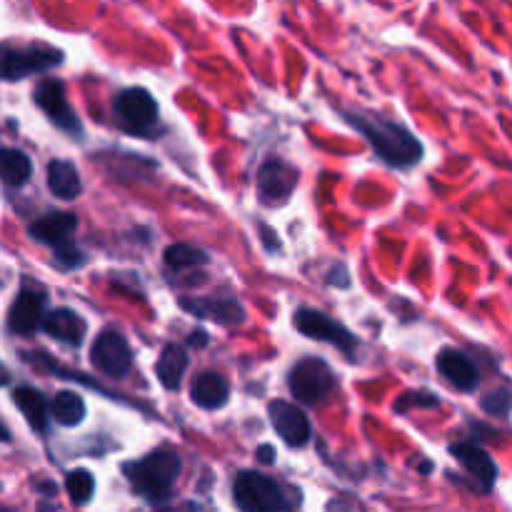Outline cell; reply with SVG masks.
Listing matches in <instances>:
<instances>
[{
    "mask_svg": "<svg viewBox=\"0 0 512 512\" xmlns=\"http://www.w3.org/2000/svg\"><path fill=\"white\" fill-rule=\"evenodd\" d=\"M48 188L60 200L78 198L80 190H83V183H80V175L75 170V165L68 163V160H53L48 165Z\"/></svg>",
    "mask_w": 512,
    "mask_h": 512,
    "instance_id": "44dd1931",
    "label": "cell"
},
{
    "mask_svg": "<svg viewBox=\"0 0 512 512\" xmlns=\"http://www.w3.org/2000/svg\"><path fill=\"white\" fill-rule=\"evenodd\" d=\"M90 360L108 378H125L130 373V368H133V350H130L123 333H118V330H103L95 338L93 350H90Z\"/></svg>",
    "mask_w": 512,
    "mask_h": 512,
    "instance_id": "30bf717a",
    "label": "cell"
},
{
    "mask_svg": "<svg viewBox=\"0 0 512 512\" xmlns=\"http://www.w3.org/2000/svg\"><path fill=\"white\" fill-rule=\"evenodd\" d=\"M228 398H230L228 380H225L220 373H213V370L198 375V378L193 380V385H190V400L203 410L223 408V405L228 403Z\"/></svg>",
    "mask_w": 512,
    "mask_h": 512,
    "instance_id": "ac0fdd59",
    "label": "cell"
},
{
    "mask_svg": "<svg viewBox=\"0 0 512 512\" xmlns=\"http://www.w3.org/2000/svg\"><path fill=\"white\" fill-rule=\"evenodd\" d=\"M435 365H438L440 375H443L455 390H460V393H473V390L480 385L478 365H475L468 355L460 353V350L455 348L440 350Z\"/></svg>",
    "mask_w": 512,
    "mask_h": 512,
    "instance_id": "5bb4252c",
    "label": "cell"
},
{
    "mask_svg": "<svg viewBox=\"0 0 512 512\" xmlns=\"http://www.w3.org/2000/svg\"><path fill=\"white\" fill-rule=\"evenodd\" d=\"M188 370V353L180 345L170 343L165 345L163 353H160L158 365H155V373H158L160 385L165 390H178L183 383V375Z\"/></svg>",
    "mask_w": 512,
    "mask_h": 512,
    "instance_id": "d6986e66",
    "label": "cell"
},
{
    "mask_svg": "<svg viewBox=\"0 0 512 512\" xmlns=\"http://www.w3.org/2000/svg\"><path fill=\"white\" fill-rule=\"evenodd\" d=\"M258 458L263 460V463H273L275 460V450H273V445H263V448H258Z\"/></svg>",
    "mask_w": 512,
    "mask_h": 512,
    "instance_id": "4dcf8cb0",
    "label": "cell"
},
{
    "mask_svg": "<svg viewBox=\"0 0 512 512\" xmlns=\"http://www.w3.org/2000/svg\"><path fill=\"white\" fill-rule=\"evenodd\" d=\"M65 490H68L70 500H73L75 505H85L90 503V498H93L95 493V478L88 470H73V473L68 475V480H65Z\"/></svg>",
    "mask_w": 512,
    "mask_h": 512,
    "instance_id": "d4e9b609",
    "label": "cell"
},
{
    "mask_svg": "<svg viewBox=\"0 0 512 512\" xmlns=\"http://www.w3.org/2000/svg\"><path fill=\"white\" fill-rule=\"evenodd\" d=\"M115 118L125 133L155 135L160 120L158 103L145 88H125L115 95Z\"/></svg>",
    "mask_w": 512,
    "mask_h": 512,
    "instance_id": "8992f818",
    "label": "cell"
},
{
    "mask_svg": "<svg viewBox=\"0 0 512 512\" xmlns=\"http://www.w3.org/2000/svg\"><path fill=\"white\" fill-rule=\"evenodd\" d=\"M180 308L198 318H208L223 325H238L245 318L243 305L235 298H183Z\"/></svg>",
    "mask_w": 512,
    "mask_h": 512,
    "instance_id": "2e32d148",
    "label": "cell"
},
{
    "mask_svg": "<svg viewBox=\"0 0 512 512\" xmlns=\"http://www.w3.org/2000/svg\"><path fill=\"white\" fill-rule=\"evenodd\" d=\"M50 418L65 428H75L85 420V400L73 390H63L50 400Z\"/></svg>",
    "mask_w": 512,
    "mask_h": 512,
    "instance_id": "7402d4cb",
    "label": "cell"
},
{
    "mask_svg": "<svg viewBox=\"0 0 512 512\" xmlns=\"http://www.w3.org/2000/svg\"><path fill=\"white\" fill-rule=\"evenodd\" d=\"M328 283L330 285H343V288H348L350 280H348V270H345V265H335L333 273L328 275Z\"/></svg>",
    "mask_w": 512,
    "mask_h": 512,
    "instance_id": "83f0119b",
    "label": "cell"
},
{
    "mask_svg": "<svg viewBox=\"0 0 512 512\" xmlns=\"http://www.w3.org/2000/svg\"><path fill=\"white\" fill-rule=\"evenodd\" d=\"M450 455L468 470V475L480 485V490H493L495 480H498V465L490 458L488 450L475 443H455L450 445Z\"/></svg>",
    "mask_w": 512,
    "mask_h": 512,
    "instance_id": "9a60e30c",
    "label": "cell"
},
{
    "mask_svg": "<svg viewBox=\"0 0 512 512\" xmlns=\"http://www.w3.org/2000/svg\"><path fill=\"white\" fill-rule=\"evenodd\" d=\"M180 468H183L180 455L170 448H160L125 465V475L140 495H145L148 500H163L173 490Z\"/></svg>",
    "mask_w": 512,
    "mask_h": 512,
    "instance_id": "7a4b0ae2",
    "label": "cell"
},
{
    "mask_svg": "<svg viewBox=\"0 0 512 512\" xmlns=\"http://www.w3.org/2000/svg\"><path fill=\"white\" fill-rule=\"evenodd\" d=\"M343 118L353 125L358 133L368 138L380 160L393 168H413L423 160V145L420 140L398 120L385 115L368 113V110H345Z\"/></svg>",
    "mask_w": 512,
    "mask_h": 512,
    "instance_id": "6da1fadb",
    "label": "cell"
},
{
    "mask_svg": "<svg viewBox=\"0 0 512 512\" xmlns=\"http://www.w3.org/2000/svg\"><path fill=\"white\" fill-rule=\"evenodd\" d=\"M208 263V253L195 245L188 243H175L170 248H165V265L170 270H188V268H200V265Z\"/></svg>",
    "mask_w": 512,
    "mask_h": 512,
    "instance_id": "cb8c5ba5",
    "label": "cell"
},
{
    "mask_svg": "<svg viewBox=\"0 0 512 512\" xmlns=\"http://www.w3.org/2000/svg\"><path fill=\"white\" fill-rule=\"evenodd\" d=\"M270 423H273L275 433L285 440V445L290 448H303L310 440V420L305 418L303 410L293 403H285V400H275L268 408Z\"/></svg>",
    "mask_w": 512,
    "mask_h": 512,
    "instance_id": "4fadbf2b",
    "label": "cell"
},
{
    "mask_svg": "<svg viewBox=\"0 0 512 512\" xmlns=\"http://www.w3.org/2000/svg\"><path fill=\"white\" fill-rule=\"evenodd\" d=\"M295 185H298V170H295L293 165L283 163V160L278 158L265 160V163L260 165L258 190L260 195H263L265 203H285V200L293 195Z\"/></svg>",
    "mask_w": 512,
    "mask_h": 512,
    "instance_id": "7c38bea8",
    "label": "cell"
},
{
    "mask_svg": "<svg viewBox=\"0 0 512 512\" xmlns=\"http://www.w3.org/2000/svg\"><path fill=\"white\" fill-rule=\"evenodd\" d=\"M438 403L440 400L435 398L433 393H410L400 400L398 410H408L410 405H420V408H438Z\"/></svg>",
    "mask_w": 512,
    "mask_h": 512,
    "instance_id": "4316f807",
    "label": "cell"
},
{
    "mask_svg": "<svg viewBox=\"0 0 512 512\" xmlns=\"http://www.w3.org/2000/svg\"><path fill=\"white\" fill-rule=\"evenodd\" d=\"M65 60L63 50L53 48L48 43H23L3 45V78L8 83L20 78H28V75L45 73V70L58 68Z\"/></svg>",
    "mask_w": 512,
    "mask_h": 512,
    "instance_id": "5b68a950",
    "label": "cell"
},
{
    "mask_svg": "<svg viewBox=\"0 0 512 512\" xmlns=\"http://www.w3.org/2000/svg\"><path fill=\"white\" fill-rule=\"evenodd\" d=\"M15 405H18L20 413L25 415V420H28V425L35 433H45V430H48L50 403H45L40 390L23 385V388L15 390Z\"/></svg>",
    "mask_w": 512,
    "mask_h": 512,
    "instance_id": "ffe728a7",
    "label": "cell"
},
{
    "mask_svg": "<svg viewBox=\"0 0 512 512\" xmlns=\"http://www.w3.org/2000/svg\"><path fill=\"white\" fill-rule=\"evenodd\" d=\"M45 290L33 283H25L20 293L15 295L8 313V330L15 335H33L43 328L45 320Z\"/></svg>",
    "mask_w": 512,
    "mask_h": 512,
    "instance_id": "8fae6325",
    "label": "cell"
},
{
    "mask_svg": "<svg viewBox=\"0 0 512 512\" xmlns=\"http://www.w3.org/2000/svg\"><path fill=\"white\" fill-rule=\"evenodd\" d=\"M188 345H193V348H205V345H208V333H205V330H193L188 338Z\"/></svg>",
    "mask_w": 512,
    "mask_h": 512,
    "instance_id": "f546056e",
    "label": "cell"
},
{
    "mask_svg": "<svg viewBox=\"0 0 512 512\" xmlns=\"http://www.w3.org/2000/svg\"><path fill=\"white\" fill-rule=\"evenodd\" d=\"M260 233L265 235V248L270 250V253H275V250H280V243L275 240V233L268 228V225H260Z\"/></svg>",
    "mask_w": 512,
    "mask_h": 512,
    "instance_id": "f1b7e54d",
    "label": "cell"
},
{
    "mask_svg": "<svg viewBox=\"0 0 512 512\" xmlns=\"http://www.w3.org/2000/svg\"><path fill=\"white\" fill-rule=\"evenodd\" d=\"M295 328L303 335H308V338L333 345V348L343 350L348 358H355L358 338H355L345 325H340L338 320H333L328 313H323V310L300 308L298 313H295Z\"/></svg>",
    "mask_w": 512,
    "mask_h": 512,
    "instance_id": "ba28073f",
    "label": "cell"
},
{
    "mask_svg": "<svg viewBox=\"0 0 512 512\" xmlns=\"http://www.w3.org/2000/svg\"><path fill=\"white\" fill-rule=\"evenodd\" d=\"M233 498L243 512H288L285 490L258 470H243L233 483Z\"/></svg>",
    "mask_w": 512,
    "mask_h": 512,
    "instance_id": "277c9868",
    "label": "cell"
},
{
    "mask_svg": "<svg viewBox=\"0 0 512 512\" xmlns=\"http://www.w3.org/2000/svg\"><path fill=\"white\" fill-rule=\"evenodd\" d=\"M78 228V218L73 213H63V210H53L45 213L43 218H35L30 223L28 233L38 243L48 245L55 255V263L63 270H75L85 263V255L78 245L73 243L70 235Z\"/></svg>",
    "mask_w": 512,
    "mask_h": 512,
    "instance_id": "3957f363",
    "label": "cell"
},
{
    "mask_svg": "<svg viewBox=\"0 0 512 512\" xmlns=\"http://www.w3.org/2000/svg\"><path fill=\"white\" fill-rule=\"evenodd\" d=\"M35 103L50 118V123L55 128H60L63 133L73 135V138H80L83 135V125H80V118L75 115L73 105L65 98V85L55 78L40 80L38 88H35Z\"/></svg>",
    "mask_w": 512,
    "mask_h": 512,
    "instance_id": "9c48e42d",
    "label": "cell"
},
{
    "mask_svg": "<svg viewBox=\"0 0 512 512\" xmlns=\"http://www.w3.org/2000/svg\"><path fill=\"white\" fill-rule=\"evenodd\" d=\"M288 388L293 398L305 405H318L335 390V375L330 365L320 358H305L290 370Z\"/></svg>",
    "mask_w": 512,
    "mask_h": 512,
    "instance_id": "52a82bcc",
    "label": "cell"
},
{
    "mask_svg": "<svg viewBox=\"0 0 512 512\" xmlns=\"http://www.w3.org/2000/svg\"><path fill=\"white\" fill-rule=\"evenodd\" d=\"M483 410L488 415H495V418H505V415L512 410V395L510 390L500 388V390H493V393H488L483 398Z\"/></svg>",
    "mask_w": 512,
    "mask_h": 512,
    "instance_id": "484cf974",
    "label": "cell"
},
{
    "mask_svg": "<svg viewBox=\"0 0 512 512\" xmlns=\"http://www.w3.org/2000/svg\"><path fill=\"white\" fill-rule=\"evenodd\" d=\"M43 330L50 338L58 340V343L70 345V348H80L85 340V333H88V325H85V320L75 310L58 308L45 315Z\"/></svg>",
    "mask_w": 512,
    "mask_h": 512,
    "instance_id": "e0dca14e",
    "label": "cell"
},
{
    "mask_svg": "<svg viewBox=\"0 0 512 512\" xmlns=\"http://www.w3.org/2000/svg\"><path fill=\"white\" fill-rule=\"evenodd\" d=\"M0 173H3V183L8 188H20L33 175V163H30L23 150L3 148V153H0Z\"/></svg>",
    "mask_w": 512,
    "mask_h": 512,
    "instance_id": "603a6c76",
    "label": "cell"
}]
</instances>
